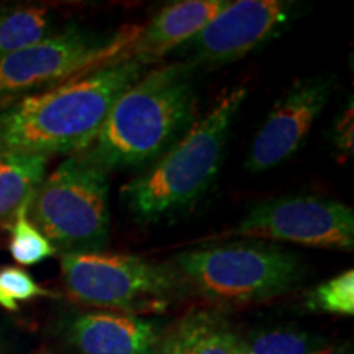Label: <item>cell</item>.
Returning <instances> with one entry per match:
<instances>
[{"mask_svg": "<svg viewBox=\"0 0 354 354\" xmlns=\"http://www.w3.org/2000/svg\"><path fill=\"white\" fill-rule=\"evenodd\" d=\"M148 66L118 56L59 86L0 107V149L25 154H81L113 104L143 76Z\"/></svg>", "mask_w": 354, "mask_h": 354, "instance_id": "1", "label": "cell"}, {"mask_svg": "<svg viewBox=\"0 0 354 354\" xmlns=\"http://www.w3.org/2000/svg\"><path fill=\"white\" fill-rule=\"evenodd\" d=\"M194 71L189 61L146 71L118 97L82 156L107 172L158 159L192 120Z\"/></svg>", "mask_w": 354, "mask_h": 354, "instance_id": "2", "label": "cell"}, {"mask_svg": "<svg viewBox=\"0 0 354 354\" xmlns=\"http://www.w3.org/2000/svg\"><path fill=\"white\" fill-rule=\"evenodd\" d=\"M246 87H234L201 120L184 131L153 167L122 187V203L138 221H158L179 214L209 190Z\"/></svg>", "mask_w": 354, "mask_h": 354, "instance_id": "3", "label": "cell"}, {"mask_svg": "<svg viewBox=\"0 0 354 354\" xmlns=\"http://www.w3.org/2000/svg\"><path fill=\"white\" fill-rule=\"evenodd\" d=\"M176 274L202 297L223 304L263 302L294 289L305 266L297 254L261 241H230L184 251Z\"/></svg>", "mask_w": 354, "mask_h": 354, "instance_id": "4", "label": "cell"}, {"mask_svg": "<svg viewBox=\"0 0 354 354\" xmlns=\"http://www.w3.org/2000/svg\"><path fill=\"white\" fill-rule=\"evenodd\" d=\"M107 171L82 154L64 159L35 190L28 216L61 253H100L109 241Z\"/></svg>", "mask_w": 354, "mask_h": 354, "instance_id": "5", "label": "cell"}, {"mask_svg": "<svg viewBox=\"0 0 354 354\" xmlns=\"http://www.w3.org/2000/svg\"><path fill=\"white\" fill-rule=\"evenodd\" d=\"M138 30L97 33L69 24L33 46L0 56V100L37 94L117 59Z\"/></svg>", "mask_w": 354, "mask_h": 354, "instance_id": "6", "label": "cell"}, {"mask_svg": "<svg viewBox=\"0 0 354 354\" xmlns=\"http://www.w3.org/2000/svg\"><path fill=\"white\" fill-rule=\"evenodd\" d=\"M61 274L77 302L133 315L136 310L165 307L180 281L167 266L133 254L66 253Z\"/></svg>", "mask_w": 354, "mask_h": 354, "instance_id": "7", "label": "cell"}, {"mask_svg": "<svg viewBox=\"0 0 354 354\" xmlns=\"http://www.w3.org/2000/svg\"><path fill=\"white\" fill-rule=\"evenodd\" d=\"M232 234L289 241L318 250L353 251L354 212L320 196H287L254 203Z\"/></svg>", "mask_w": 354, "mask_h": 354, "instance_id": "8", "label": "cell"}, {"mask_svg": "<svg viewBox=\"0 0 354 354\" xmlns=\"http://www.w3.org/2000/svg\"><path fill=\"white\" fill-rule=\"evenodd\" d=\"M289 17L290 6L281 0L228 2L189 41V63L215 68L240 61L281 32Z\"/></svg>", "mask_w": 354, "mask_h": 354, "instance_id": "9", "label": "cell"}, {"mask_svg": "<svg viewBox=\"0 0 354 354\" xmlns=\"http://www.w3.org/2000/svg\"><path fill=\"white\" fill-rule=\"evenodd\" d=\"M333 77L315 76L294 84L274 105L256 133L246 159V169L264 172L290 158L302 145L317 117L328 104Z\"/></svg>", "mask_w": 354, "mask_h": 354, "instance_id": "10", "label": "cell"}, {"mask_svg": "<svg viewBox=\"0 0 354 354\" xmlns=\"http://www.w3.org/2000/svg\"><path fill=\"white\" fill-rule=\"evenodd\" d=\"M162 335L153 318L113 312L79 313L66 330L79 354H159Z\"/></svg>", "mask_w": 354, "mask_h": 354, "instance_id": "11", "label": "cell"}, {"mask_svg": "<svg viewBox=\"0 0 354 354\" xmlns=\"http://www.w3.org/2000/svg\"><path fill=\"white\" fill-rule=\"evenodd\" d=\"M227 0H184L161 8L122 53L149 66L167 53L189 43L215 15L223 10Z\"/></svg>", "mask_w": 354, "mask_h": 354, "instance_id": "12", "label": "cell"}, {"mask_svg": "<svg viewBox=\"0 0 354 354\" xmlns=\"http://www.w3.org/2000/svg\"><path fill=\"white\" fill-rule=\"evenodd\" d=\"M159 354H240V338L223 313L197 308L165 330Z\"/></svg>", "mask_w": 354, "mask_h": 354, "instance_id": "13", "label": "cell"}, {"mask_svg": "<svg viewBox=\"0 0 354 354\" xmlns=\"http://www.w3.org/2000/svg\"><path fill=\"white\" fill-rule=\"evenodd\" d=\"M50 158L0 149V221L10 218L33 197L46 177Z\"/></svg>", "mask_w": 354, "mask_h": 354, "instance_id": "14", "label": "cell"}, {"mask_svg": "<svg viewBox=\"0 0 354 354\" xmlns=\"http://www.w3.org/2000/svg\"><path fill=\"white\" fill-rule=\"evenodd\" d=\"M55 33L51 8L32 3L0 6V56L33 46Z\"/></svg>", "mask_w": 354, "mask_h": 354, "instance_id": "15", "label": "cell"}, {"mask_svg": "<svg viewBox=\"0 0 354 354\" xmlns=\"http://www.w3.org/2000/svg\"><path fill=\"white\" fill-rule=\"evenodd\" d=\"M326 346L323 336L297 328H271L240 339L245 354H315Z\"/></svg>", "mask_w": 354, "mask_h": 354, "instance_id": "16", "label": "cell"}, {"mask_svg": "<svg viewBox=\"0 0 354 354\" xmlns=\"http://www.w3.org/2000/svg\"><path fill=\"white\" fill-rule=\"evenodd\" d=\"M32 201V198H30ZM30 201H26L15 215L12 216L10 223V243L8 251L12 258L20 266H35L41 261L53 258L57 250L48 240L28 216Z\"/></svg>", "mask_w": 354, "mask_h": 354, "instance_id": "17", "label": "cell"}, {"mask_svg": "<svg viewBox=\"0 0 354 354\" xmlns=\"http://www.w3.org/2000/svg\"><path fill=\"white\" fill-rule=\"evenodd\" d=\"M310 312L351 317L354 313V271H344L336 277L313 287L305 297Z\"/></svg>", "mask_w": 354, "mask_h": 354, "instance_id": "18", "label": "cell"}, {"mask_svg": "<svg viewBox=\"0 0 354 354\" xmlns=\"http://www.w3.org/2000/svg\"><path fill=\"white\" fill-rule=\"evenodd\" d=\"M38 297H55V294L39 286L25 269L15 266L0 269V307L15 312L20 304Z\"/></svg>", "mask_w": 354, "mask_h": 354, "instance_id": "19", "label": "cell"}, {"mask_svg": "<svg viewBox=\"0 0 354 354\" xmlns=\"http://www.w3.org/2000/svg\"><path fill=\"white\" fill-rule=\"evenodd\" d=\"M353 102H349V109L344 110L335 125V145L346 156L353 154Z\"/></svg>", "mask_w": 354, "mask_h": 354, "instance_id": "20", "label": "cell"}, {"mask_svg": "<svg viewBox=\"0 0 354 354\" xmlns=\"http://www.w3.org/2000/svg\"><path fill=\"white\" fill-rule=\"evenodd\" d=\"M315 354H353V349L349 344H342V346H331V348H323L322 351Z\"/></svg>", "mask_w": 354, "mask_h": 354, "instance_id": "21", "label": "cell"}, {"mask_svg": "<svg viewBox=\"0 0 354 354\" xmlns=\"http://www.w3.org/2000/svg\"><path fill=\"white\" fill-rule=\"evenodd\" d=\"M240 354H245V353H240Z\"/></svg>", "mask_w": 354, "mask_h": 354, "instance_id": "22", "label": "cell"}]
</instances>
